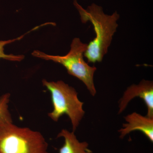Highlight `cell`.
I'll return each instance as SVG.
<instances>
[{
    "label": "cell",
    "instance_id": "6da1fadb",
    "mask_svg": "<svg viewBox=\"0 0 153 153\" xmlns=\"http://www.w3.org/2000/svg\"><path fill=\"white\" fill-rule=\"evenodd\" d=\"M73 4L79 13L81 22L83 24L90 22L95 32V38L88 44L84 56L88 63L101 62L107 53L117 31L120 16L117 11L111 15L105 14L101 6L94 3L86 9L79 5L76 0H74Z\"/></svg>",
    "mask_w": 153,
    "mask_h": 153
},
{
    "label": "cell",
    "instance_id": "7a4b0ae2",
    "mask_svg": "<svg viewBox=\"0 0 153 153\" xmlns=\"http://www.w3.org/2000/svg\"><path fill=\"white\" fill-rule=\"evenodd\" d=\"M42 83L51 94L53 108L48 113L49 117L57 122L63 115H67L71 120L72 131H75L85 113L84 102L78 98L76 90L61 80L55 82L44 79Z\"/></svg>",
    "mask_w": 153,
    "mask_h": 153
},
{
    "label": "cell",
    "instance_id": "3957f363",
    "mask_svg": "<svg viewBox=\"0 0 153 153\" xmlns=\"http://www.w3.org/2000/svg\"><path fill=\"white\" fill-rule=\"evenodd\" d=\"M88 44L82 43L79 38H75L71 42L69 52L64 56L47 55L40 51H34L32 55L38 58L52 60L63 65L70 75L82 81L91 95L97 93L94 77L97 68L89 66L84 59V54Z\"/></svg>",
    "mask_w": 153,
    "mask_h": 153
},
{
    "label": "cell",
    "instance_id": "277c9868",
    "mask_svg": "<svg viewBox=\"0 0 153 153\" xmlns=\"http://www.w3.org/2000/svg\"><path fill=\"white\" fill-rule=\"evenodd\" d=\"M48 148L40 132L13 123L0 126V153H49Z\"/></svg>",
    "mask_w": 153,
    "mask_h": 153
},
{
    "label": "cell",
    "instance_id": "5b68a950",
    "mask_svg": "<svg viewBox=\"0 0 153 153\" xmlns=\"http://www.w3.org/2000/svg\"><path fill=\"white\" fill-rule=\"evenodd\" d=\"M139 97L143 100L147 108V116L153 118V82L143 79L138 84L129 86L119 102L118 114L123 112L132 100Z\"/></svg>",
    "mask_w": 153,
    "mask_h": 153
},
{
    "label": "cell",
    "instance_id": "8992f818",
    "mask_svg": "<svg viewBox=\"0 0 153 153\" xmlns=\"http://www.w3.org/2000/svg\"><path fill=\"white\" fill-rule=\"evenodd\" d=\"M126 123L123 125V128L118 131L120 138H123L131 132L141 131L151 142H153V118L143 116L136 112H133L125 117Z\"/></svg>",
    "mask_w": 153,
    "mask_h": 153
},
{
    "label": "cell",
    "instance_id": "52a82bcc",
    "mask_svg": "<svg viewBox=\"0 0 153 153\" xmlns=\"http://www.w3.org/2000/svg\"><path fill=\"white\" fill-rule=\"evenodd\" d=\"M61 137L64 138V143L59 150V153H92L88 149V143L79 142L74 132L63 129L57 134V138Z\"/></svg>",
    "mask_w": 153,
    "mask_h": 153
},
{
    "label": "cell",
    "instance_id": "ba28073f",
    "mask_svg": "<svg viewBox=\"0 0 153 153\" xmlns=\"http://www.w3.org/2000/svg\"><path fill=\"white\" fill-rule=\"evenodd\" d=\"M10 97V94L9 93L0 96V126L13 123L9 109Z\"/></svg>",
    "mask_w": 153,
    "mask_h": 153
},
{
    "label": "cell",
    "instance_id": "9c48e42d",
    "mask_svg": "<svg viewBox=\"0 0 153 153\" xmlns=\"http://www.w3.org/2000/svg\"><path fill=\"white\" fill-rule=\"evenodd\" d=\"M36 30V28H34L33 30H30L28 33H25L24 35H22L20 37H18L15 39H12V40H9L8 41H0V59H4L5 60H10V61H21L25 58V56L23 55H14L13 54H10V55H7L4 53V47L7 44H10L15 41H18V40H21L22 38H24V36L27 34L28 33L32 32L33 30Z\"/></svg>",
    "mask_w": 153,
    "mask_h": 153
}]
</instances>
